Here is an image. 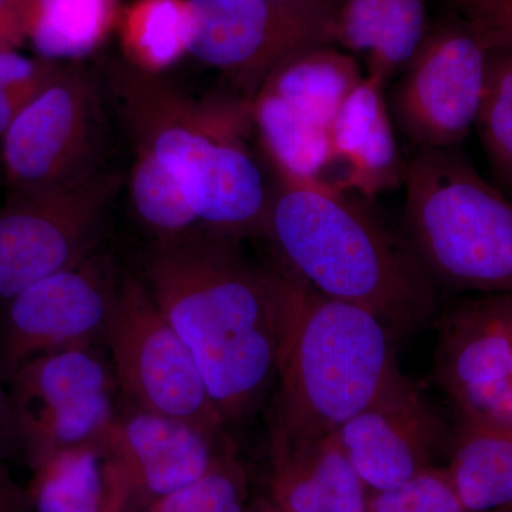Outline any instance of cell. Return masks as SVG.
Masks as SVG:
<instances>
[{"label": "cell", "instance_id": "1", "mask_svg": "<svg viewBox=\"0 0 512 512\" xmlns=\"http://www.w3.org/2000/svg\"><path fill=\"white\" fill-rule=\"evenodd\" d=\"M235 242L204 228L160 239L144 271L227 429L248 423L275 389L303 292L284 265L252 264Z\"/></svg>", "mask_w": 512, "mask_h": 512}, {"label": "cell", "instance_id": "2", "mask_svg": "<svg viewBox=\"0 0 512 512\" xmlns=\"http://www.w3.org/2000/svg\"><path fill=\"white\" fill-rule=\"evenodd\" d=\"M264 235L292 274L326 298L372 313L396 338L436 318L434 281L413 249L349 192L279 178Z\"/></svg>", "mask_w": 512, "mask_h": 512}, {"label": "cell", "instance_id": "3", "mask_svg": "<svg viewBox=\"0 0 512 512\" xmlns=\"http://www.w3.org/2000/svg\"><path fill=\"white\" fill-rule=\"evenodd\" d=\"M111 83L137 148L173 174L202 228L234 239L264 234L271 188L248 144L251 100L195 103L144 73Z\"/></svg>", "mask_w": 512, "mask_h": 512}, {"label": "cell", "instance_id": "4", "mask_svg": "<svg viewBox=\"0 0 512 512\" xmlns=\"http://www.w3.org/2000/svg\"><path fill=\"white\" fill-rule=\"evenodd\" d=\"M396 335L372 313L320 295L303 282L272 410L269 450L335 433L403 375Z\"/></svg>", "mask_w": 512, "mask_h": 512}, {"label": "cell", "instance_id": "5", "mask_svg": "<svg viewBox=\"0 0 512 512\" xmlns=\"http://www.w3.org/2000/svg\"><path fill=\"white\" fill-rule=\"evenodd\" d=\"M409 245L433 281L512 295V200L456 148L420 150L404 173Z\"/></svg>", "mask_w": 512, "mask_h": 512}, {"label": "cell", "instance_id": "6", "mask_svg": "<svg viewBox=\"0 0 512 512\" xmlns=\"http://www.w3.org/2000/svg\"><path fill=\"white\" fill-rule=\"evenodd\" d=\"M99 84L60 67L0 138L8 194L69 190L103 173L107 117Z\"/></svg>", "mask_w": 512, "mask_h": 512}, {"label": "cell", "instance_id": "7", "mask_svg": "<svg viewBox=\"0 0 512 512\" xmlns=\"http://www.w3.org/2000/svg\"><path fill=\"white\" fill-rule=\"evenodd\" d=\"M104 340L128 404L231 439L187 343L133 276L117 282Z\"/></svg>", "mask_w": 512, "mask_h": 512}, {"label": "cell", "instance_id": "8", "mask_svg": "<svg viewBox=\"0 0 512 512\" xmlns=\"http://www.w3.org/2000/svg\"><path fill=\"white\" fill-rule=\"evenodd\" d=\"M117 380L93 346L33 357L8 379L15 444L30 468L69 448L103 444L119 410Z\"/></svg>", "mask_w": 512, "mask_h": 512}, {"label": "cell", "instance_id": "9", "mask_svg": "<svg viewBox=\"0 0 512 512\" xmlns=\"http://www.w3.org/2000/svg\"><path fill=\"white\" fill-rule=\"evenodd\" d=\"M338 0H187V52L232 74L249 100L269 74L309 47L333 45Z\"/></svg>", "mask_w": 512, "mask_h": 512}, {"label": "cell", "instance_id": "10", "mask_svg": "<svg viewBox=\"0 0 512 512\" xmlns=\"http://www.w3.org/2000/svg\"><path fill=\"white\" fill-rule=\"evenodd\" d=\"M119 188V175L104 170L69 190L8 194L0 205V302L94 254Z\"/></svg>", "mask_w": 512, "mask_h": 512}, {"label": "cell", "instance_id": "11", "mask_svg": "<svg viewBox=\"0 0 512 512\" xmlns=\"http://www.w3.org/2000/svg\"><path fill=\"white\" fill-rule=\"evenodd\" d=\"M490 49L454 13L429 29L392 93L393 119L420 150L456 148L476 126Z\"/></svg>", "mask_w": 512, "mask_h": 512}, {"label": "cell", "instance_id": "12", "mask_svg": "<svg viewBox=\"0 0 512 512\" xmlns=\"http://www.w3.org/2000/svg\"><path fill=\"white\" fill-rule=\"evenodd\" d=\"M117 282L92 254L79 265L42 279L3 303L0 373L55 350L93 346L106 338Z\"/></svg>", "mask_w": 512, "mask_h": 512}, {"label": "cell", "instance_id": "13", "mask_svg": "<svg viewBox=\"0 0 512 512\" xmlns=\"http://www.w3.org/2000/svg\"><path fill=\"white\" fill-rule=\"evenodd\" d=\"M103 448L117 512H138L237 453L231 439H215L128 403L117 413Z\"/></svg>", "mask_w": 512, "mask_h": 512}, {"label": "cell", "instance_id": "14", "mask_svg": "<svg viewBox=\"0 0 512 512\" xmlns=\"http://www.w3.org/2000/svg\"><path fill=\"white\" fill-rule=\"evenodd\" d=\"M434 375L460 419L512 427V295H488L443 316Z\"/></svg>", "mask_w": 512, "mask_h": 512}, {"label": "cell", "instance_id": "15", "mask_svg": "<svg viewBox=\"0 0 512 512\" xmlns=\"http://www.w3.org/2000/svg\"><path fill=\"white\" fill-rule=\"evenodd\" d=\"M333 436L370 493L437 466L446 427L419 387L402 375Z\"/></svg>", "mask_w": 512, "mask_h": 512}, {"label": "cell", "instance_id": "16", "mask_svg": "<svg viewBox=\"0 0 512 512\" xmlns=\"http://www.w3.org/2000/svg\"><path fill=\"white\" fill-rule=\"evenodd\" d=\"M384 84L365 74L330 127L333 161L340 168L339 190L353 188L370 197L393 187L406 173L384 100Z\"/></svg>", "mask_w": 512, "mask_h": 512}, {"label": "cell", "instance_id": "17", "mask_svg": "<svg viewBox=\"0 0 512 512\" xmlns=\"http://www.w3.org/2000/svg\"><path fill=\"white\" fill-rule=\"evenodd\" d=\"M369 490L335 436L271 451L268 497L272 512H366Z\"/></svg>", "mask_w": 512, "mask_h": 512}, {"label": "cell", "instance_id": "18", "mask_svg": "<svg viewBox=\"0 0 512 512\" xmlns=\"http://www.w3.org/2000/svg\"><path fill=\"white\" fill-rule=\"evenodd\" d=\"M426 0H338L335 46L366 59V76L386 83L429 32Z\"/></svg>", "mask_w": 512, "mask_h": 512}, {"label": "cell", "instance_id": "19", "mask_svg": "<svg viewBox=\"0 0 512 512\" xmlns=\"http://www.w3.org/2000/svg\"><path fill=\"white\" fill-rule=\"evenodd\" d=\"M251 109L255 130L279 178L330 187L335 161L328 128L266 89L252 97Z\"/></svg>", "mask_w": 512, "mask_h": 512}, {"label": "cell", "instance_id": "20", "mask_svg": "<svg viewBox=\"0 0 512 512\" xmlns=\"http://www.w3.org/2000/svg\"><path fill=\"white\" fill-rule=\"evenodd\" d=\"M446 470L467 512L512 510V427L460 419Z\"/></svg>", "mask_w": 512, "mask_h": 512}, {"label": "cell", "instance_id": "21", "mask_svg": "<svg viewBox=\"0 0 512 512\" xmlns=\"http://www.w3.org/2000/svg\"><path fill=\"white\" fill-rule=\"evenodd\" d=\"M362 79L355 56L338 46L323 45L286 59L269 74L261 89L330 130L343 101Z\"/></svg>", "mask_w": 512, "mask_h": 512}, {"label": "cell", "instance_id": "22", "mask_svg": "<svg viewBox=\"0 0 512 512\" xmlns=\"http://www.w3.org/2000/svg\"><path fill=\"white\" fill-rule=\"evenodd\" d=\"M32 471L33 512H116L103 444L59 451Z\"/></svg>", "mask_w": 512, "mask_h": 512}, {"label": "cell", "instance_id": "23", "mask_svg": "<svg viewBox=\"0 0 512 512\" xmlns=\"http://www.w3.org/2000/svg\"><path fill=\"white\" fill-rule=\"evenodd\" d=\"M110 0H36L30 42L37 57L60 63L90 55L99 45Z\"/></svg>", "mask_w": 512, "mask_h": 512}, {"label": "cell", "instance_id": "24", "mask_svg": "<svg viewBox=\"0 0 512 512\" xmlns=\"http://www.w3.org/2000/svg\"><path fill=\"white\" fill-rule=\"evenodd\" d=\"M130 197L138 220L158 241L183 237L201 227L173 174L144 148H137Z\"/></svg>", "mask_w": 512, "mask_h": 512}, {"label": "cell", "instance_id": "25", "mask_svg": "<svg viewBox=\"0 0 512 512\" xmlns=\"http://www.w3.org/2000/svg\"><path fill=\"white\" fill-rule=\"evenodd\" d=\"M476 126L498 183L512 194V49L491 47Z\"/></svg>", "mask_w": 512, "mask_h": 512}, {"label": "cell", "instance_id": "26", "mask_svg": "<svg viewBox=\"0 0 512 512\" xmlns=\"http://www.w3.org/2000/svg\"><path fill=\"white\" fill-rule=\"evenodd\" d=\"M252 505L251 481L235 453L194 483L138 512H249Z\"/></svg>", "mask_w": 512, "mask_h": 512}, {"label": "cell", "instance_id": "27", "mask_svg": "<svg viewBox=\"0 0 512 512\" xmlns=\"http://www.w3.org/2000/svg\"><path fill=\"white\" fill-rule=\"evenodd\" d=\"M187 6L178 0H150L138 13L133 33L137 63L144 72L173 66L187 52Z\"/></svg>", "mask_w": 512, "mask_h": 512}, {"label": "cell", "instance_id": "28", "mask_svg": "<svg viewBox=\"0 0 512 512\" xmlns=\"http://www.w3.org/2000/svg\"><path fill=\"white\" fill-rule=\"evenodd\" d=\"M366 512H467L446 467L433 466L404 483L370 491Z\"/></svg>", "mask_w": 512, "mask_h": 512}, {"label": "cell", "instance_id": "29", "mask_svg": "<svg viewBox=\"0 0 512 512\" xmlns=\"http://www.w3.org/2000/svg\"><path fill=\"white\" fill-rule=\"evenodd\" d=\"M60 64L0 50V138L26 106L55 79Z\"/></svg>", "mask_w": 512, "mask_h": 512}, {"label": "cell", "instance_id": "30", "mask_svg": "<svg viewBox=\"0 0 512 512\" xmlns=\"http://www.w3.org/2000/svg\"><path fill=\"white\" fill-rule=\"evenodd\" d=\"M454 15L466 20L490 47L512 49V0H448Z\"/></svg>", "mask_w": 512, "mask_h": 512}, {"label": "cell", "instance_id": "31", "mask_svg": "<svg viewBox=\"0 0 512 512\" xmlns=\"http://www.w3.org/2000/svg\"><path fill=\"white\" fill-rule=\"evenodd\" d=\"M36 0H0V50H16L35 20Z\"/></svg>", "mask_w": 512, "mask_h": 512}, {"label": "cell", "instance_id": "32", "mask_svg": "<svg viewBox=\"0 0 512 512\" xmlns=\"http://www.w3.org/2000/svg\"><path fill=\"white\" fill-rule=\"evenodd\" d=\"M10 444H15L8 380L0 373V461Z\"/></svg>", "mask_w": 512, "mask_h": 512}, {"label": "cell", "instance_id": "33", "mask_svg": "<svg viewBox=\"0 0 512 512\" xmlns=\"http://www.w3.org/2000/svg\"><path fill=\"white\" fill-rule=\"evenodd\" d=\"M18 498H25V495H23L22 491L13 483L8 470H6V467L3 466L2 461H0V501L18 500Z\"/></svg>", "mask_w": 512, "mask_h": 512}, {"label": "cell", "instance_id": "34", "mask_svg": "<svg viewBox=\"0 0 512 512\" xmlns=\"http://www.w3.org/2000/svg\"><path fill=\"white\" fill-rule=\"evenodd\" d=\"M29 504L28 497L19 500L0 501V512H23V508Z\"/></svg>", "mask_w": 512, "mask_h": 512}, {"label": "cell", "instance_id": "35", "mask_svg": "<svg viewBox=\"0 0 512 512\" xmlns=\"http://www.w3.org/2000/svg\"><path fill=\"white\" fill-rule=\"evenodd\" d=\"M249 512H272L269 510L268 507L264 504V501L262 503L254 504L252 505L251 511Z\"/></svg>", "mask_w": 512, "mask_h": 512}, {"label": "cell", "instance_id": "36", "mask_svg": "<svg viewBox=\"0 0 512 512\" xmlns=\"http://www.w3.org/2000/svg\"><path fill=\"white\" fill-rule=\"evenodd\" d=\"M274 2H311V0H274Z\"/></svg>", "mask_w": 512, "mask_h": 512}, {"label": "cell", "instance_id": "37", "mask_svg": "<svg viewBox=\"0 0 512 512\" xmlns=\"http://www.w3.org/2000/svg\"><path fill=\"white\" fill-rule=\"evenodd\" d=\"M498 512H512V510H507V511H498Z\"/></svg>", "mask_w": 512, "mask_h": 512}]
</instances>
